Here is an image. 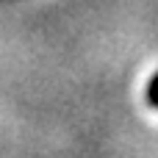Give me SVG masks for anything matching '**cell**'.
I'll return each mask as SVG.
<instances>
[{"label": "cell", "mask_w": 158, "mask_h": 158, "mask_svg": "<svg viewBox=\"0 0 158 158\" xmlns=\"http://www.w3.org/2000/svg\"><path fill=\"white\" fill-rule=\"evenodd\" d=\"M147 100H150L153 108H158V75L150 81V86H147Z\"/></svg>", "instance_id": "6da1fadb"}]
</instances>
